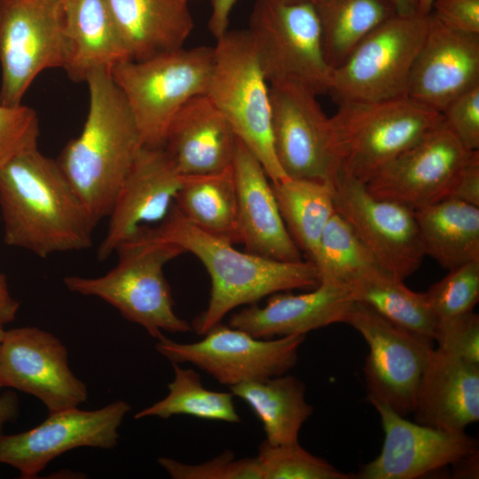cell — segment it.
I'll return each mask as SVG.
<instances>
[{
    "label": "cell",
    "mask_w": 479,
    "mask_h": 479,
    "mask_svg": "<svg viewBox=\"0 0 479 479\" xmlns=\"http://www.w3.org/2000/svg\"><path fill=\"white\" fill-rule=\"evenodd\" d=\"M0 383L35 397L49 413L78 407L88 398L85 384L68 365L66 346L35 326L4 331Z\"/></svg>",
    "instance_id": "2e32d148"
},
{
    "label": "cell",
    "mask_w": 479,
    "mask_h": 479,
    "mask_svg": "<svg viewBox=\"0 0 479 479\" xmlns=\"http://www.w3.org/2000/svg\"><path fill=\"white\" fill-rule=\"evenodd\" d=\"M263 479H350L355 475L340 471L327 460L302 448L299 442L271 444L263 441L255 456Z\"/></svg>",
    "instance_id": "e575fe53"
},
{
    "label": "cell",
    "mask_w": 479,
    "mask_h": 479,
    "mask_svg": "<svg viewBox=\"0 0 479 479\" xmlns=\"http://www.w3.org/2000/svg\"><path fill=\"white\" fill-rule=\"evenodd\" d=\"M475 152L467 150L442 122L365 185L373 196L415 211L445 199L455 175Z\"/></svg>",
    "instance_id": "e0dca14e"
},
{
    "label": "cell",
    "mask_w": 479,
    "mask_h": 479,
    "mask_svg": "<svg viewBox=\"0 0 479 479\" xmlns=\"http://www.w3.org/2000/svg\"><path fill=\"white\" fill-rule=\"evenodd\" d=\"M289 1H308V2H311L312 0H289Z\"/></svg>",
    "instance_id": "f907efd6"
},
{
    "label": "cell",
    "mask_w": 479,
    "mask_h": 479,
    "mask_svg": "<svg viewBox=\"0 0 479 479\" xmlns=\"http://www.w3.org/2000/svg\"><path fill=\"white\" fill-rule=\"evenodd\" d=\"M131 406L117 400L93 411L73 407L49 416L30 430L0 434V463L16 468L20 477L33 479L56 457L79 448L112 449L118 428Z\"/></svg>",
    "instance_id": "5bb4252c"
},
{
    "label": "cell",
    "mask_w": 479,
    "mask_h": 479,
    "mask_svg": "<svg viewBox=\"0 0 479 479\" xmlns=\"http://www.w3.org/2000/svg\"><path fill=\"white\" fill-rule=\"evenodd\" d=\"M399 15L418 14L419 0H390Z\"/></svg>",
    "instance_id": "7dc6e473"
},
{
    "label": "cell",
    "mask_w": 479,
    "mask_h": 479,
    "mask_svg": "<svg viewBox=\"0 0 479 479\" xmlns=\"http://www.w3.org/2000/svg\"><path fill=\"white\" fill-rule=\"evenodd\" d=\"M174 379L169 393L161 400L137 412L134 418L155 416L169 419L174 415H190L201 420L229 423L240 422L232 392H219L203 387L200 375L191 368L171 363Z\"/></svg>",
    "instance_id": "d6a6232c"
},
{
    "label": "cell",
    "mask_w": 479,
    "mask_h": 479,
    "mask_svg": "<svg viewBox=\"0 0 479 479\" xmlns=\"http://www.w3.org/2000/svg\"><path fill=\"white\" fill-rule=\"evenodd\" d=\"M270 93L274 151L286 176L332 184L338 169L318 94L294 82L270 83Z\"/></svg>",
    "instance_id": "9a60e30c"
},
{
    "label": "cell",
    "mask_w": 479,
    "mask_h": 479,
    "mask_svg": "<svg viewBox=\"0 0 479 479\" xmlns=\"http://www.w3.org/2000/svg\"><path fill=\"white\" fill-rule=\"evenodd\" d=\"M428 27V15L389 18L333 70L336 101H380L406 96L409 77Z\"/></svg>",
    "instance_id": "9c48e42d"
},
{
    "label": "cell",
    "mask_w": 479,
    "mask_h": 479,
    "mask_svg": "<svg viewBox=\"0 0 479 479\" xmlns=\"http://www.w3.org/2000/svg\"><path fill=\"white\" fill-rule=\"evenodd\" d=\"M209 1L211 11L208 26L209 32L216 40L229 30L231 12L237 0Z\"/></svg>",
    "instance_id": "7bdbcfd3"
},
{
    "label": "cell",
    "mask_w": 479,
    "mask_h": 479,
    "mask_svg": "<svg viewBox=\"0 0 479 479\" xmlns=\"http://www.w3.org/2000/svg\"><path fill=\"white\" fill-rule=\"evenodd\" d=\"M115 252L118 263L107 273L96 278L67 276L63 280L67 288L104 300L153 338H161L163 331H191L192 326L174 310L164 275V266L185 251L178 246L147 240L135 233Z\"/></svg>",
    "instance_id": "5b68a950"
},
{
    "label": "cell",
    "mask_w": 479,
    "mask_h": 479,
    "mask_svg": "<svg viewBox=\"0 0 479 479\" xmlns=\"http://www.w3.org/2000/svg\"><path fill=\"white\" fill-rule=\"evenodd\" d=\"M429 14L449 28L479 34V0H434Z\"/></svg>",
    "instance_id": "60d3db41"
},
{
    "label": "cell",
    "mask_w": 479,
    "mask_h": 479,
    "mask_svg": "<svg viewBox=\"0 0 479 479\" xmlns=\"http://www.w3.org/2000/svg\"><path fill=\"white\" fill-rule=\"evenodd\" d=\"M412 413L419 424L465 431L479 420V365L433 349L420 380Z\"/></svg>",
    "instance_id": "603a6c76"
},
{
    "label": "cell",
    "mask_w": 479,
    "mask_h": 479,
    "mask_svg": "<svg viewBox=\"0 0 479 479\" xmlns=\"http://www.w3.org/2000/svg\"><path fill=\"white\" fill-rule=\"evenodd\" d=\"M370 403L380 414L384 443L378 457L363 465L355 478L415 479L478 452L476 439L465 431L411 422L382 403Z\"/></svg>",
    "instance_id": "ac0fdd59"
},
{
    "label": "cell",
    "mask_w": 479,
    "mask_h": 479,
    "mask_svg": "<svg viewBox=\"0 0 479 479\" xmlns=\"http://www.w3.org/2000/svg\"><path fill=\"white\" fill-rule=\"evenodd\" d=\"M311 262L317 268L319 282L343 286L359 272L380 266L337 212L327 223Z\"/></svg>",
    "instance_id": "836d02e7"
},
{
    "label": "cell",
    "mask_w": 479,
    "mask_h": 479,
    "mask_svg": "<svg viewBox=\"0 0 479 479\" xmlns=\"http://www.w3.org/2000/svg\"><path fill=\"white\" fill-rule=\"evenodd\" d=\"M19 412V403L16 395L6 392L0 397V434L3 426L15 419Z\"/></svg>",
    "instance_id": "bcb514c9"
},
{
    "label": "cell",
    "mask_w": 479,
    "mask_h": 479,
    "mask_svg": "<svg viewBox=\"0 0 479 479\" xmlns=\"http://www.w3.org/2000/svg\"><path fill=\"white\" fill-rule=\"evenodd\" d=\"M214 63V47L203 45L128 59L112 67L144 146H165L179 111L193 98L207 94Z\"/></svg>",
    "instance_id": "8992f818"
},
{
    "label": "cell",
    "mask_w": 479,
    "mask_h": 479,
    "mask_svg": "<svg viewBox=\"0 0 479 479\" xmlns=\"http://www.w3.org/2000/svg\"><path fill=\"white\" fill-rule=\"evenodd\" d=\"M4 334V327L0 326V348H1V343H2V341H3ZM1 388H2V385L0 383V389Z\"/></svg>",
    "instance_id": "681fc988"
},
{
    "label": "cell",
    "mask_w": 479,
    "mask_h": 479,
    "mask_svg": "<svg viewBox=\"0 0 479 479\" xmlns=\"http://www.w3.org/2000/svg\"><path fill=\"white\" fill-rule=\"evenodd\" d=\"M478 452L453 464V476L459 478H478Z\"/></svg>",
    "instance_id": "f6af8a7d"
},
{
    "label": "cell",
    "mask_w": 479,
    "mask_h": 479,
    "mask_svg": "<svg viewBox=\"0 0 479 479\" xmlns=\"http://www.w3.org/2000/svg\"><path fill=\"white\" fill-rule=\"evenodd\" d=\"M136 233L147 240L178 246L205 266L211 288L206 310L192 323L199 335L237 307L255 304L277 293L313 289L319 284L313 262H283L239 251L232 243L191 223L174 203L158 226L143 225Z\"/></svg>",
    "instance_id": "7a4b0ae2"
},
{
    "label": "cell",
    "mask_w": 479,
    "mask_h": 479,
    "mask_svg": "<svg viewBox=\"0 0 479 479\" xmlns=\"http://www.w3.org/2000/svg\"><path fill=\"white\" fill-rule=\"evenodd\" d=\"M433 341L437 348L479 365V316L469 313L437 321Z\"/></svg>",
    "instance_id": "f35d334b"
},
{
    "label": "cell",
    "mask_w": 479,
    "mask_h": 479,
    "mask_svg": "<svg viewBox=\"0 0 479 479\" xmlns=\"http://www.w3.org/2000/svg\"><path fill=\"white\" fill-rule=\"evenodd\" d=\"M344 287L352 302L365 304L393 324L433 340L437 318L424 293L411 290L403 279L377 265L359 272Z\"/></svg>",
    "instance_id": "f1b7e54d"
},
{
    "label": "cell",
    "mask_w": 479,
    "mask_h": 479,
    "mask_svg": "<svg viewBox=\"0 0 479 479\" xmlns=\"http://www.w3.org/2000/svg\"><path fill=\"white\" fill-rule=\"evenodd\" d=\"M271 183L291 238L311 261L327 223L336 213L332 184L291 177Z\"/></svg>",
    "instance_id": "4dcf8cb0"
},
{
    "label": "cell",
    "mask_w": 479,
    "mask_h": 479,
    "mask_svg": "<svg viewBox=\"0 0 479 479\" xmlns=\"http://www.w3.org/2000/svg\"><path fill=\"white\" fill-rule=\"evenodd\" d=\"M240 243L245 251L283 262L302 260L261 162L238 138L232 160Z\"/></svg>",
    "instance_id": "44dd1931"
},
{
    "label": "cell",
    "mask_w": 479,
    "mask_h": 479,
    "mask_svg": "<svg viewBox=\"0 0 479 479\" xmlns=\"http://www.w3.org/2000/svg\"><path fill=\"white\" fill-rule=\"evenodd\" d=\"M208 97L237 137L257 158L271 182L288 177L274 151L270 84L247 30H228L216 39Z\"/></svg>",
    "instance_id": "52a82bcc"
},
{
    "label": "cell",
    "mask_w": 479,
    "mask_h": 479,
    "mask_svg": "<svg viewBox=\"0 0 479 479\" xmlns=\"http://www.w3.org/2000/svg\"><path fill=\"white\" fill-rule=\"evenodd\" d=\"M4 240L38 257L90 247L96 223L57 160L38 147L0 167Z\"/></svg>",
    "instance_id": "6da1fadb"
},
{
    "label": "cell",
    "mask_w": 479,
    "mask_h": 479,
    "mask_svg": "<svg viewBox=\"0 0 479 479\" xmlns=\"http://www.w3.org/2000/svg\"><path fill=\"white\" fill-rule=\"evenodd\" d=\"M230 390L257 416L271 444L299 442L301 428L313 412L305 398V384L291 374L242 382Z\"/></svg>",
    "instance_id": "83f0119b"
},
{
    "label": "cell",
    "mask_w": 479,
    "mask_h": 479,
    "mask_svg": "<svg viewBox=\"0 0 479 479\" xmlns=\"http://www.w3.org/2000/svg\"><path fill=\"white\" fill-rule=\"evenodd\" d=\"M158 463L173 479H263L256 457L236 459L230 450L195 465L167 457L160 458Z\"/></svg>",
    "instance_id": "8d00e7d4"
},
{
    "label": "cell",
    "mask_w": 479,
    "mask_h": 479,
    "mask_svg": "<svg viewBox=\"0 0 479 479\" xmlns=\"http://www.w3.org/2000/svg\"><path fill=\"white\" fill-rule=\"evenodd\" d=\"M70 57L65 68L75 82H85L97 68L112 69L131 59L109 0H60Z\"/></svg>",
    "instance_id": "d4e9b609"
},
{
    "label": "cell",
    "mask_w": 479,
    "mask_h": 479,
    "mask_svg": "<svg viewBox=\"0 0 479 479\" xmlns=\"http://www.w3.org/2000/svg\"><path fill=\"white\" fill-rule=\"evenodd\" d=\"M39 120L36 113L22 104H0V167L13 157L37 147Z\"/></svg>",
    "instance_id": "74e56055"
},
{
    "label": "cell",
    "mask_w": 479,
    "mask_h": 479,
    "mask_svg": "<svg viewBox=\"0 0 479 479\" xmlns=\"http://www.w3.org/2000/svg\"><path fill=\"white\" fill-rule=\"evenodd\" d=\"M336 212L377 263L404 280L420 266L423 251L415 211L371 194L365 185L338 172L332 182Z\"/></svg>",
    "instance_id": "4fadbf2b"
},
{
    "label": "cell",
    "mask_w": 479,
    "mask_h": 479,
    "mask_svg": "<svg viewBox=\"0 0 479 479\" xmlns=\"http://www.w3.org/2000/svg\"><path fill=\"white\" fill-rule=\"evenodd\" d=\"M69 57L60 0H0L1 105H20L40 73Z\"/></svg>",
    "instance_id": "30bf717a"
},
{
    "label": "cell",
    "mask_w": 479,
    "mask_h": 479,
    "mask_svg": "<svg viewBox=\"0 0 479 479\" xmlns=\"http://www.w3.org/2000/svg\"><path fill=\"white\" fill-rule=\"evenodd\" d=\"M131 59L184 47L194 22L189 0H109Z\"/></svg>",
    "instance_id": "484cf974"
},
{
    "label": "cell",
    "mask_w": 479,
    "mask_h": 479,
    "mask_svg": "<svg viewBox=\"0 0 479 479\" xmlns=\"http://www.w3.org/2000/svg\"><path fill=\"white\" fill-rule=\"evenodd\" d=\"M237 136L207 94L191 99L174 119L164 148L183 176L232 166Z\"/></svg>",
    "instance_id": "cb8c5ba5"
},
{
    "label": "cell",
    "mask_w": 479,
    "mask_h": 479,
    "mask_svg": "<svg viewBox=\"0 0 479 479\" xmlns=\"http://www.w3.org/2000/svg\"><path fill=\"white\" fill-rule=\"evenodd\" d=\"M434 0H419L418 14L422 16L429 15Z\"/></svg>",
    "instance_id": "c3c4849f"
},
{
    "label": "cell",
    "mask_w": 479,
    "mask_h": 479,
    "mask_svg": "<svg viewBox=\"0 0 479 479\" xmlns=\"http://www.w3.org/2000/svg\"><path fill=\"white\" fill-rule=\"evenodd\" d=\"M443 122L442 114L403 96L338 101L329 117L338 172L365 184L380 169Z\"/></svg>",
    "instance_id": "277c9868"
},
{
    "label": "cell",
    "mask_w": 479,
    "mask_h": 479,
    "mask_svg": "<svg viewBox=\"0 0 479 479\" xmlns=\"http://www.w3.org/2000/svg\"><path fill=\"white\" fill-rule=\"evenodd\" d=\"M425 255L451 270L479 260V207L445 198L415 210Z\"/></svg>",
    "instance_id": "4316f807"
},
{
    "label": "cell",
    "mask_w": 479,
    "mask_h": 479,
    "mask_svg": "<svg viewBox=\"0 0 479 479\" xmlns=\"http://www.w3.org/2000/svg\"><path fill=\"white\" fill-rule=\"evenodd\" d=\"M424 294L437 321L474 311L479 300V260L449 270Z\"/></svg>",
    "instance_id": "d590c367"
},
{
    "label": "cell",
    "mask_w": 479,
    "mask_h": 479,
    "mask_svg": "<svg viewBox=\"0 0 479 479\" xmlns=\"http://www.w3.org/2000/svg\"><path fill=\"white\" fill-rule=\"evenodd\" d=\"M345 323L364 337L369 348L363 366L369 401L382 403L404 417L412 413L433 340L400 327L356 302Z\"/></svg>",
    "instance_id": "7c38bea8"
},
{
    "label": "cell",
    "mask_w": 479,
    "mask_h": 479,
    "mask_svg": "<svg viewBox=\"0 0 479 479\" xmlns=\"http://www.w3.org/2000/svg\"><path fill=\"white\" fill-rule=\"evenodd\" d=\"M247 30L269 84L294 82L317 94L329 91L333 69L311 2L256 0Z\"/></svg>",
    "instance_id": "ba28073f"
},
{
    "label": "cell",
    "mask_w": 479,
    "mask_h": 479,
    "mask_svg": "<svg viewBox=\"0 0 479 479\" xmlns=\"http://www.w3.org/2000/svg\"><path fill=\"white\" fill-rule=\"evenodd\" d=\"M446 198L479 207V151L457 172Z\"/></svg>",
    "instance_id": "b9f144b4"
},
{
    "label": "cell",
    "mask_w": 479,
    "mask_h": 479,
    "mask_svg": "<svg viewBox=\"0 0 479 479\" xmlns=\"http://www.w3.org/2000/svg\"><path fill=\"white\" fill-rule=\"evenodd\" d=\"M304 340L303 334L260 339L218 323L199 342L180 343L162 335L155 349L171 363H190L230 388L287 373Z\"/></svg>",
    "instance_id": "8fae6325"
},
{
    "label": "cell",
    "mask_w": 479,
    "mask_h": 479,
    "mask_svg": "<svg viewBox=\"0 0 479 479\" xmlns=\"http://www.w3.org/2000/svg\"><path fill=\"white\" fill-rule=\"evenodd\" d=\"M352 303L343 285L319 282L307 293H277L263 306L248 305L231 315L229 326L260 339L306 335L315 329L345 323Z\"/></svg>",
    "instance_id": "7402d4cb"
},
{
    "label": "cell",
    "mask_w": 479,
    "mask_h": 479,
    "mask_svg": "<svg viewBox=\"0 0 479 479\" xmlns=\"http://www.w3.org/2000/svg\"><path fill=\"white\" fill-rule=\"evenodd\" d=\"M479 85V34L449 28L428 15V32L413 64L406 96L442 113Z\"/></svg>",
    "instance_id": "ffe728a7"
},
{
    "label": "cell",
    "mask_w": 479,
    "mask_h": 479,
    "mask_svg": "<svg viewBox=\"0 0 479 479\" xmlns=\"http://www.w3.org/2000/svg\"><path fill=\"white\" fill-rule=\"evenodd\" d=\"M174 204L199 228L232 244L240 243L232 166L215 173L185 176Z\"/></svg>",
    "instance_id": "f546056e"
},
{
    "label": "cell",
    "mask_w": 479,
    "mask_h": 479,
    "mask_svg": "<svg viewBox=\"0 0 479 479\" xmlns=\"http://www.w3.org/2000/svg\"><path fill=\"white\" fill-rule=\"evenodd\" d=\"M189 1H192V0H189Z\"/></svg>",
    "instance_id": "816d5d0a"
},
{
    "label": "cell",
    "mask_w": 479,
    "mask_h": 479,
    "mask_svg": "<svg viewBox=\"0 0 479 479\" xmlns=\"http://www.w3.org/2000/svg\"><path fill=\"white\" fill-rule=\"evenodd\" d=\"M20 308V302L10 294L5 276L0 272V326L13 321Z\"/></svg>",
    "instance_id": "ee69618b"
},
{
    "label": "cell",
    "mask_w": 479,
    "mask_h": 479,
    "mask_svg": "<svg viewBox=\"0 0 479 479\" xmlns=\"http://www.w3.org/2000/svg\"><path fill=\"white\" fill-rule=\"evenodd\" d=\"M85 82L90 95L86 121L57 161L98 224L108 216L118 189L144 145L111 70L94 69Z\"/></svg>",
    "instance_id": "3957f363"
},
{
    "label": "cell",
    "mask_w": 479,
    "mask_h": 479,
    "mask_svg": "<svg viewBox=\"0 0 479 479\" xmlns=\"http://www.w3.org/2000/svg\"><path fill=\"white\" fill-rule=\"evenodd\" d=\"M443 122L468 151H479V85L459 95L441 113Z\"/></svg>",
    "instance_id": "ab89813d"
},
{
    "label": "cell",
    "mask_w": 479,
    "mask_h": 479,
    "mask_svg": "<svg viewBox=\"0 0 479 479\" xmlns=\"http://www.w3.org/2000/svg\"><path fill=\"white\" fill-rule=\"evenodd\" d=\"M326 60L334 70L381 23L397 14L390 0H312Z\"/></svg>",
    "instance_id": "1f68e13d"
},
{
    "label": "cell",
    "mask_w": 479,
    "mask_h": 479,
    "mask_svg": "<svg viewBox=\"0 0 479 479\" xmlns=\"http://www.w3.org/2000/svg\"><path fill=\"white\" fill-rule=\"evenodd\" d=\"M184 181L164 147L143 146L118 189L98 259L108 258L141 226L162 221Z\"/></svg>",
    "instance_id": "d6986e66"
}]
</instances>
